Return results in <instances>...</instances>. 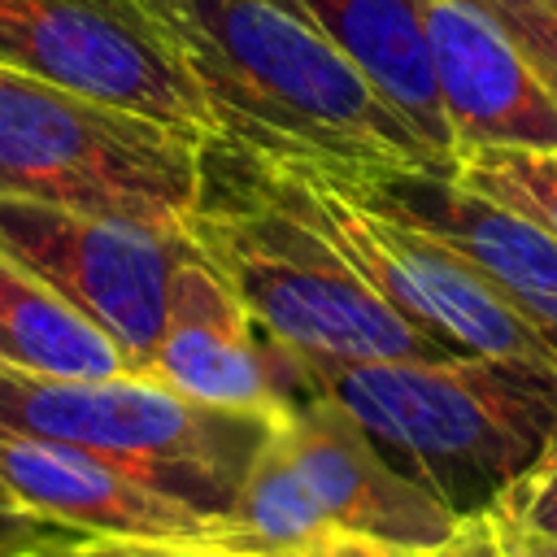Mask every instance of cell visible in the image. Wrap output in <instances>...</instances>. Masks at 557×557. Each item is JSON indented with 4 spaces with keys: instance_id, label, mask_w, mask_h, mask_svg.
Listing matches in <instances>:
<instances>
[{
    "instance_id": "obj_12",
    "label": "cell",
    "mask_w": 557,
    "mask_h": 557,
    "mask_svg": "<svg viewBox=\"0 0 557 557\" xmlns=\"http://www.w3.org/2000/svg\"><path fill=\"white\" fill-rule=\"evenodd\" d=\"M422 30L457 157L492 144H557V96L483 0H422Z\"/></svg>"
},
{
    "instance_id": "obj_20",
    "label": "cell",
    "mask_w": 557,
    "mask_h": 557,
    "mask_svg": "<svg viewBox=\"0 0 557 557\" xmlns=\"http://www.w3.org/2000/svg\"><path fill=\"white\" fill-rule=\"evenodd\" d=\"M83 540L87 535H78L70 527H57L39 513H26V509L0 500V557H52Z\"/></svg>"
},
{
    "instance_id": "obj_5",
    "label": "cell",
    "mask_w": 557,
    "mask_h": 557,
    "mask_svg": "<svg viewBox=\"0 0 557 557\" xmlns=\"http://www.w3.org/2000/svg\"><path fill=\"white\" fill-rule=\"evenodd\" d=\"M209 135L0 65V196L135 218L183 235Z\"/></svg>"
},
{
    "instance_id": "obj_15",
    "label": "cell",
    "mask_w": 557,
    "mask_h": 557,
    "mask_svg": "<svg viewBox=\"0 0 557 557\" xmlns=\"http://www.w3.org/2000/svg\"><path fill=\"white\" fill-rule=\"evenodd\" d=\"M0 366L44 379L144 374L131 352L39 274L0 252Z\"/></svg>"
},
{
    "instance_id": "obj_4",
    "label": "cell",
    "mask_w": 557,
    "mask_h": 557,
    "mask_svg": "<svg viewBox=\"0 0 557 557\" xmlns=\"http://www.w3.org/2000/svg\"><path fill=\"white\" fill-rule=\"evenodd\" d=\"M274 426V413L200 405L152 374L44 379L0 366V435L91 453L209 518L231 509Z\"/></svg>"
},
{
    "instance_id": "obj_3",
    "label": "cell",
    "mask_w": 557,
    "mask_h": 557,
    "mask_svg": "<svg viewBox=\"0 0 557 557\" xmlns=\"http://www.w3.org/2000/svg\"><path fill=\"white\" fill-rule=\"evenodd\" d=\"M305 374L453 518L492 513L557 448V379L531 366L448 352Z\"/></svg>"
},
{
    "instance_id": "obj_6",
    "label": "cell",
    "mask_w": 557,
    "mask_h": 557,
    "mask_svg": "<svg viewBox=\"0 0 557 557\" xmlns=\"http://www.w3.org/2000/svg\"><path fill=\"white\" fill-rule=\"evenodd\" d=\"M248 152V148H244ZM257 183L313 226L361 278L453 352L531 366L557 379L553 348L492 292V283L426 226L357 196L331 165L248 152Z\"/></svg>"
},
{
    "instance_id": "obj_18",
    "label": "cell",
    "mask_w": 557,
    "mask_h": 557,
    "mask_svg": "<svg viewBox=\"0 0 557 557\" xmlns=\"http://www.w3.org/2000/svg\"><path fill=\"white\" fill-rule=\"evenodd\" d=\"M509 531L527 535V540H544L557 544V448L531 466L492 509Z\"/></svg>"
},
{
    "instance_id": "obj_16",
    "label": "cell",
    "mask_w": 557,
    "mask_h": 557,
    "mask_svg": "<svg viewBox=\"0 0 557 557\" xmlns=\"http://www.w3.org/2000/svg\"><path fill=\"white\" fill-rule=\"evenodd\" d=\"M326 531H331V522L318 509V500L309 496V487L287 453L283 426H274V435L261 444L239 496L218 518V531L205 548L226 553V557H287Z\"/></svg>"
},
{
    "instance_id": "obj_10",
    "label": "cell",
    "mask_w": 557,
    "mask_h": 557,
    "mask_svg": "<svg viewBox=\"0 0 557 557\" xmlns=\"http://www.w3.org/2000/svg\"><path fill=\"white\" fill-rule=\"evenodd\" d=\"M335 174L357 196L426 226L435 239L461 252L557 357V239L548 231L461 187L444 170H392V174L335 170Z\"/></svg>"
},
{
    "instance_id": "obj_17",
    "label": "cell",
    "mask_w": 557,
    "mask_h": 557,
    "mask_svg": "<svg viewBox=\"0 0 557 557\" xmlns=\"http://www.w3.org/2000/svg\"><path fill=\"white\" fill-rule=\"evenodd\" d=\"M448 174L461 187L505 205L509 213L535 222L557 239V144L553 148H531V144L466 148Z\"/></svg>"
},
{
    "instance_id": "obj_13",
    "label": "cell",
    "mask_w": 557,
    "mask_h": 557,
    "mask_svg": "<svg viewBox=\"0 0 557 557\" xmlns=\"http://www.w3.org/2000/svg\"><path fill=\"white\" fill-rule=\"evenodd\" d=\"M0 500L109 544L205 548L218 531V518L131 479L117 466L26 435H0Z\"/></svg>"
},
{
    "instance_id": "obj_2",
    "label": "cell",
    "mask_w": 557,
    "mask_h": 557,
    "mask_svg": "<svg viewBox=\"0 0 557 557\" xmlns=\"http://www.w3.org/2000/svg\"><path fill=\"white\" fill-rule=\"evenodd\" d=\"M187 239L226 274L261 335L305 370L453 352L287 213L226 135L200 144V200Z\"/></svg>"
},
{
    "instance_id": "obj_9",
    "label": "cell",
    "mask_w": 557,
    "mask_h": 557,
    "mask_svg": "<svg viewBox=\"0 0 557 557\" xmlns=\"http://www.w3.org/2000/svg\"><path fill=\"white\" fill-rule=\"evenodd\" d=\"M148 374L200 405L274 418L309 396L300 361L261 335L226 274L191 239H183L170 270L165 322Z\"/></svg>"
},
{
    "instance_id": "obj_24",
    "label": "cell",
    "mask_w": 557,
    "mask_h": 557,
    "mask_svg": "<svg viewBox=\"0 0 557 557\" xmlns=\"http://www.w3.org/2000/svg\"><path fill=\"white\" fill-rule=\"evenodd\" d=\"M144 553L148 557H226V553H209V548H144Z\"/></svg>"
},
{
    "instance_id": "obj_14",
    "label": "cell",
    "mask_w": 557,
    "mask_h": 557,
    "mask_svg": "<svg viewBox=\"0 0 557 557\" xmlns=\"http://www.w3.org/2000/svg\"><path fill=\"white\" fill-rule=\"evenodd\" d=\"M339 52L370 78V87L405 117V126L426 144L435 165L448 174L453 131L431 70V48L422 30V0H305Z\"/></svg>"
},
{
    "instance_id": "obj_26",
    "label": "cell",
    "mask_w": 557,
    "mask_h": 557,
    "mask_svg": "<svg viewBox=\"0 0 557 557\" xmlns=\"http://www.w3.org/2000/svg\"><path fill=\"white\" fill-rule=\"evenodd\" d=\"M513 535H518V531H513ZM522 540H527V535H522ZM527 544H531L535 557H557V544H544V540H527Z\"/></svg>"
},
{
    "instance_id": "obj_25",
    "label": "cell",
    "mask_w": 557,
    "mask_h": 557,
    "mask_svg": "<svg viewBox=\"0 0 557 557\" xmlns=\"http://www.w3.org/2000/svg\"><path fill=\"white\" fill-rule=\"evenodd\" d=\"M500 527H505V522H500ZM505 553H509V557H535V553H531V544H527L522 535H513L509 527H505Z\"/></svg>"
},
{
    "instance_id": "obj_21",
    "label": "cell",
    "mask_w": 557,
    "mask_h": 557,
    "mask_svg": "<svg viewBox=\"0 0 557 557\" xmlns=\"http://www.w3.org/2000/svg\"><path fill=\"white\" fill-rule=\"evenodd\" d=\"M400 557H509L505 553V527L496 513H474V518H457V527L431 544V548H409Z\"/></svg>"
},
{
    "instance_id": "obj_1",
    "label": "cell",
    "mask_w": 557,
    "mask_h": 557,
    "mask_svg": "<svg viewBox=\"0 0 557 557\" xmlns=\"http://www.w3.org/2000/svg\"><path fill=\"white\" fill-rule=\"evenodd\" d=\"M218 135L344 174L440 170L305 0H144Z\"/></svg>"
},
{
    "instance_id": "obj_8",
    "label": "cell",
    "mask_w": 557,
    "mask_h": 557,
    "mask_svg": "<svg viewBox=\"0 0 557 557\" xmlns=\"http://www.w3.org/2000/svg\"><path fill=\"white\" fill-rule=\"evenodd\" d=\"M183 235L135 218L0 196V252L57 287L148 374Z\"/></svg>"
},
{
    "instance_id": "obj_7",
    "label": "cell",
    "mask_w": 557,
    "mask_h": 557,
    "mask_svg": "<svg viewBox=\"0 0 557 557\" xmlns=\"http://www.w3.org/2000/svg\"><path fill=\"white\" fill-rule=\"evenodd\" d=\"M0 65L218 135L200 87L144 0H0Z\"/></svg>"
},
{
    "instance_id": "obj_11",
    "label": "cell",
    "mask_w": 557,
    "mask_h": 557,
    "mask_svg": "<svg viewBox=\"0 0 557 557\" xmlns=\"http://www.w3.org/2000/svg\"><path fill=\"white\" fill-rule=\"evenodd\" d=\"M278 426L309 496L335 531L409 553L440 544L457 527V518L426 487L400 474L361 422L326 392L287 405Z\"/></svg>"
},
{
    "instance_id": "obj_19",
    "label": "cell",
    "mask_w": 557,
    "mask_h": 557,
    "mask_svg": "<svg viewBox=\"0 0 557 557\" xmlns=\"http://www.w3.org/2000/svg\"><path fill=\"white\" fill-rule=\"evenodd\" d=\"M557 96V0H483Z\"/></svg>"
},
{
    "instance_id": "obj_22",
    "label": "cell",
    "mask_w": 557,
    "mask_h": 557,
    "mask_svg": "<svg viewBox=\"0 0 557 557\" xmlns=\"http://www.w3.org/2000/svg\"><path fill=\"white\" fill-rule=\"evenodd\" d=\"M287 557H400L396 548L387 544H374V540H361V535H348V531H326L318 535L313 544H305L300 553H287Z\"/></svg>"
},
{
    "instance_id": "obj_23",
    "label": "cell",
    "mask_w": 557,
    "mask_h": 557,
    "mask_svg": "<svg viewBox=\"0 0 557 557\" xmlns=\"http://www.w3.org/2000/svg\"><path fill=\"white\" fill-rule=\"evenodd\" d=\"M52 557H148L139 544H109V540H83L65 553H52Z\"/></svg>"
}]
</instances>
